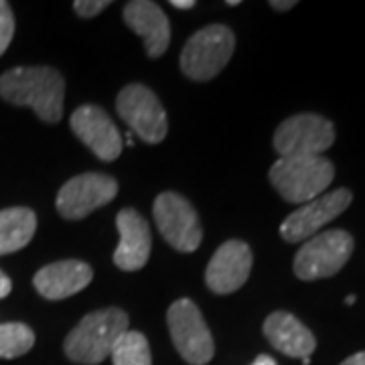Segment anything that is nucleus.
<instances>
[{
  "label": "nucleus",
  "instance_id": "f257e3e1",
  "mask_svg": "<svg viewBox=\"0 0 365 365\" xmlns=\"http://www.w3.org/2000/svg\"><path fill=\"white\" fill-rule=\"evenodd\" d=\"M63 76L53 67H13L0 76V98L31 108L43 122L57 124L63 116Z\"/></svg>",
  "mask_w": 365,
  "mask_h": 365
},
{
  "label": "nucleus",
  "instance_id": "f03ea898",
  "mask_svg": "<svg viewBox=\"0 0 365 365\" xmlns=\"http://www.w3.org/2000/svg\"><path fill=\"white\" fill-rule=\"evenodd\" d=\"M128 331V314L122 309H102L86 314L66 337V355L81 365H98L110 357L116 341Z\"/></svg>",
  "mask_w": 365,
  "mask_h": 365
},
{
  "label": "nucleus",
  "instance_id": "7ed1b4c3",
  "mask_svg": "<svg viewBox=\"0 0 365 365\" xmlns=\"http://www.w3.org/2000/svg\"><path fill=\"white\" fill-rule=\"evenodd\" d=\"M268 177L284 201L309 203L333 182L335 167L325 157H284L274 163Z\"/></svg>",
  "mask_w": 365,
  "mask_h": 365
},
{
  "label": "nucleus",
  "instance_id": "20e7f679",
  "mask_svg": "<svg viewBox=\"0 0 365 365\" xmlns=\"http://www.w3.org/2000/svg\"><path fill=\"white\" fill-rule=\"evenodd\" d=\"M234 49L235 37L230 26L209 25L197 31L187 41L181 51L179 66L189 79L209 81L227 66V61L234 55Z\"/></svg>",
  "mask_w": 365,
  "mask_h": 365
},
{
  "label": "nucleus",
  "instance_id": "39448f33",
  "mask_svg": "<svg viewBox=\"0 0 365 365\" xmlns=\"http://www.w3.org/2000/svg\"><path fill=\"white\" fill-rule=\"evenodd\" d=\"M355 248L353 235L345 230H329L307 240L294 256L297 278L311 282L331 278L349 262Z\"/></svg>",
  "mask_w": 365,
  "mask_h": 365
},
{
  "label": "nucleus",
  "instance_id": "423d86ee",
  "mask_svg": "<svg viewBox=\"0 0 365 365\" xmlns=\"http://www.w3.org/2000/svg\"><path fill=\"white\" fill-rule=\"evenodd\" d=\"M167 325L175 349L187 364L205 365L211 361L215 353L213 337L193 300H175L167 313Z\"/></svg>",
  "mask_w": 365,
  "mask_h": 365
},
{
  "label": "nucleus",
  "instance_id": "0eeeda50",
  "mask_svg": "<svg viewBox=\"0 0 365 365\" xmlns=\"http://www.w3.org/2000/svg\"><path fill=\"white\" fill-rule=\"evenodd\" d=\"M335 143V126L319 114L287 118L274 132V148L284 157H323Z\"/></svg>",
  "mask_w": 365,
  "mask_h": 365
},
{
  "label": "nucleus",
  "instance_id": "6e6552de",
  "mask_svg": "<svg viewBox=\"0 0 365 365\" xmlns=\"http://www.w3.org/2000/svg\"><path fill=\"white\" fill-rule=\"evenodd\" d=\"M116 110L120 118L144 143L158 144L169 132L167 112L157 93L143 83H130L118 93Z\"/></svg>",
  "mask_w": 365,
  "mask_h": 365
},
{
  "label": "nucleus",
  "instance_id": "1a4fd4ad",
  "mask_svg": "<svg viewBox=\"0 0 365 365\" xmlns=\"http://www.w3.org/2000/svg\"><path fill=\"white\" fill-rule=\"evenodd\" d=\"M155 222L170 248L191 254L203 240V230L193 205L179 193L165 191L155 201Z\"/></svg>",
  "mask_w": 365,
  "mask_h": 365
},
{
  "label": "nucleus",
  "instance_id": "9d476101",
  "mask_svg": "<svg viewBox=\"0 0 365 365\" xmlns=\"http://www.w3.org/2000/svg\"><path fill=\"white\" fill-rule=\"evenodd\" d=\"M118 195V182L110 175L86 173L78 175L59 189L57 211L63 220L78 222L91 211L108 205Z\"/></svg>",
  "mask_w": 365,
  "mask_h": 365
},
{
  "label": "nucleus",
  "instance_id": "9b49d317",
  "mask_svg": "<svg viewBox=\"0 0 365 365\" xmlns=\"http://www.w3.org/2000/svg\"><path fill=\"white\" fill-rule=\"evenodd\" d=\"M353 195L349 189H335L331 193H323L313 201L300 205L294 213H290L280 225V235L288 244L307 242L319 234L321 227L339 217L345 209L351 205Z\"/></svg>",
  "mask_w": 365,
  "mask_h": 365
},
{
  "label": "nucleus",
  "instance_id": "f8f14e48",
  "mask_svg": "<svg viewBox=\"0 0 365 365\" xmlns=\"http://www.w3.org/2000/svg\"><path fill=\"white\" fill-rule=\"evenodd\" d=\"M71 130L100 160L112 163L122 153V136L100 106H79L71 114Z\"/></svg>",
  "mask_w": 365,
  "mask_h": 365
},
{
  "label": "nucleus",
  "instance_id": "ddd939ff",
  "mask_svg": "<svg viewBox=\"0 0 365 365\" xmlns=\"http://www.w3.org/2000/svg\"><path fill=\"white\" fill-rule=\"evenodd\" d=\"M252 250L242 240H230L211 256L205 270L207 288L215 294H232L246 284L252 272Z\"/></svg>",
  "mask_w": 365,
  "mask_h": 365
},
{
  "label": "nucleus",
  "instance_id": "4468645a",
  "mask_svg": "<svg viewBox=\"0 0 365 365\" xmlns=\"http://www.w3.org/2000/svg\"><path fill=\"white\" fill-rule=\"evenodd\" d=\"M116 227L120 244L114 252V264L126 272H136L144 268L153 248V237L146 220L136 209L124 207L116 215Z\"/></svg>",
  "mask_w": 365,
  "mask_h": 365
},
{
  "label": "nucleus",
  "instance_id": "2eb2a0df",
  "mask_svg": "<svg viewBox=\"0 0 365 365\" xmlns=\"http://www.w3.org/2000/svg\"><path fill=\"white\" fill-rule=\"evenodd\" d=\"M124 23L132 33L144 39V49L150 59L163 57L170 41V25L167 14L157 2L134 0L124 6Z\"/></svg>",
  "mask_w": 365,
  "mask_h": 365
},
{
  "label": "nucleus",
  "instance_id": "dca6fc26",
  "mask_svg": "<svg viewBox=\"0 0 365 365\" xmlns=\"http://www.w3.org/2000/svg\"><path fill=\"white\" fill-rule=\"evenodd\" d=\"M93 278V270L86 262L61 260L53 262L35 274L33 284L43 299L61 300L78 294Z\"/></svg>",
  "mask_w": 365,
  "mask_h": 365
},
{
  "label": "nucleus",
  "instance_id": "f3484780",
  "mask_svg": "<svg viewBox=\"0 0 365 365\" xmlns=\"http://www.w3.org/2000/svg\"><path fill=\"white\" fill-rule=\"evenodd\" d=\"M262 329L274 349H278L288 357L307 359L317 349V339L311 329L302 325L294 314L276 311L264 321Z\"/></svg>",
  "mask_w": 365,
  "mask_h": 365
},
{
  "label": "nucleus",
  "instance_id": "a211bd4d",
  "mask_svg": "<svg viewBox=\"0 0 365 365\" xmlns=\"http://www.w3.org/2000/svg\"><path fill=\"white\" fill-rule=\"evenodd\" d=\"M37 232V215L29 207L0 211V256L23 250Z\"/></svg>",
  "mask_w": 365,
  "mask_h": 365
},
{
  "label": "nucleus",
  "instance_id": "6ab92c4d",
  "mask_svg": "<svg viewBox=\"0 0 365 365\" xmlns=\"http://www.w3.org/2000/svg\"><path fill=\"white\" fill-rule=\"evenodd\" d=\"M114 365H153L150 345L138 331H126L110 353Z\"/></svg>",
  "mask_w": 365,
  "mask_h": 365
},
{
  "label": "nucleus",
  "instance_id": "aec40b11",
  "mask_svg": "<svg viewBox=\"0 0 365 365\" xmlns=\"http://www.w3.org/2000/svg\"><path fill=\"white\" fill-rule=\"evenodd\" d=\"M35 333L25 323H2L0 325V359H14L33 349Z\"/></svg>",
  "mask_w": 365,
  "mask_h": 365
},
{
  "label": "nucleus",
  "instance_id": "412c9836",
  "mask_svg": "<svg viewBox=\"0 0 365 365\" xmlns=\"http://www.w3.org/2000/svg\"><path fill=\"white\" fill-rule=\"evenodd\" d=\"M14 35V14L11 4L0 0V55L9 49Z\"/></svg>",
  "mask_w": 365,
  "mask_h": 365
},
{
  "label": "nucleus",
  "instance_id": "4be33fe9",
  "mask_svg": "<svg viewBox=\"0 0 365 365\" xmlns=\"http://www.w3.org/2000/svg\"><path fill=\"white\" fill-rule=\"evenodd\" d=\"M108 6H110V0H78V2H73V11L81 19L96 16V14H100Z\"/></svg>",
  "mask_w": 365,
  "mask_h": 365
},
{
  "label": "nucleus",
  "instance_id": "5701e85b",
  "mask_svg": "<svg viewBox=\"0 0 365 365\" xmlns=\"http://www.w3.org/2000/svg\"><path fill=\"white\" fill-rule=\"evenodd\" d=\"M11 290H13V282H11V278L0 270V299L9 297V294H11Z\"/></svg>",
  "mask_w": 365,
  "mask_h": 365
},
{
  "label": "nucleus",
  "instance_id": "b1692460",
  "mask_svg": "<svg viewBox=\"0 0 365 365\" xmlns=\"http://www.w3.org/2000/svg\"><path fill=\"white\" fill-rule=\"evenodd\" d=\"M341 365H365V351L353 353L351 357H347Z\"/></svg>",
  "mask_w": 365,
  "mask_h": 365
},
{
  "label": "nucleus",
  "instance_id": "393cba45",
  "mask_svg": "<svg viewBox=\"0 0 365 365\" xmlns=\"http://www.w3.org/2000/svg\"><path fill=\"white\" fill-rule=\"evenodd\" d=\"M270 6L276 9V11H290V9H294V6H297V2H294V0H288V2H278V0H272V2H270Z\"/></svg>",
  "mask_w": 365,
  "mask_h": 365
},
{
  "label": "nucleus",
  "instance_id": "a878e982",
  "mask_svg": "<svg viewBox=\"0 0 365 365\" xmlns=\"http://www.w3.org/2000/svg\"><path fill=\"white\" fill-rule=\"evenodd\" d=\"M170 6H175V9H193L195 0H170Z\"/></svg>",
  "mask_w": 365,
  "mask_h": 365
},
{
  "label": "nucleus",
  "instance_id": "bb28decb",
  "mask_svg": "<svg viewBox=\"0 0 365 365\" xmlns=\"http://www.w3.org/2000/svg\"><path fill=\"white\" fill-rule=\"evenodd\" d=\"M250 365H278L276 364V359L270 357V355H258L256 359H254V364Z\"/></svg>",
  "mask_w": 365,
  "mask_h": 365
},
{
  "label": "nucleus",
  "instance_id": "cd10ccee",
  "mask_svg": "<svg viewBox=\"0 0 365 365\" xmlns=\"http://www.w3.org/2000/svg\"><path fill=\"white\" fill-rule=\"evenodd\" d=\"M345 304H347V307H353V304H355V294H349V297L345 299Z\"/></svg>",
  "mask_w": 365,
  "mask_h": 365
},
{
  "label": "nucleus",
  "instance_id": "c85d7f7f",
  "mask_svg": "<svg viewBox=\"0 0 365 365\" xmlns=\"http://www.w3.org/2000/svg\"><path fill=\"white\" fill-rule=\"evenodd\" d=\"M227 4H230V6H237L240 2H237V0H227Z\"/></svg>",
  "mask_w": 365,
  "mask_h": 365
}]
</instances>
